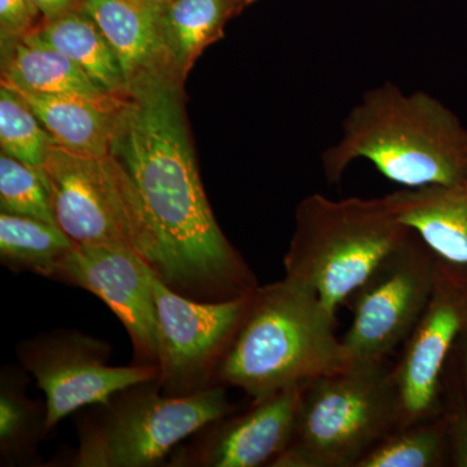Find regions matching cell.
Instances as JSON below:
<instances>
[{"mask_svg":"<svg viewBox=\"0 0 467 467\" xmlns=\"http://www.w3.org/2000/svg\"><path fill=\"white\" fill-rule=\"evenodd\" d=\"M241 11L234 0H167L160 7V32L184 78L202 52L223 36L227 21Z\"/></svg>","mask_w":467,"mask_h":467,"instance_id":"cell-19","label":"cell"},{"mask_svg":"<svg viewBox=\"0 0 467 467\" xmlns=\"http://www.w3.org/2000/svg\"><path fill=\"white\" fill-rule=\"evenodd\" d=\"M167 2V0H164V3Z\"/></svg>","mask_w":467,"mask_h":467,"instance_id":"cell-31","label":"cell"},{"mask_svg":"<svg viewBox=\"0 0 467 467\" xmlns=\"http://www.w3.org/2000/svg\"><path fill=\"white\" fill-rule=\"evenodd\" d=\"M161 5H140L125 0H82L79 5L99 26L115 52L128 88L150 73L177 69L160 32Z\"/></svg>","mask_w":467,"mask_h":467,"instance_id":"cell-14","label":"cell"},{"mask_svg":"<svg viewBox=\"0 0 467 467\" xmlns=\"http://www.w3.org/2000/svg\"><path fill=\"white\" fill-rule=\"evenodd\" d=\"M467 327V266L436 256L434 290L391 368L399 426L441 413L442 377Z\"/></svg>","mask_w":467,"mask_h":467,"instance_id":"cell-11","label":"cell"},{"mask_svg":"<svg viewBox=\"0 0 467 467\" xmlns=\"http://www.w3.org/2000/svg\"><path fill=\"white\" fill-rule=\"evenodd\" d=\"M20 370L5 368L0 379V456L5 465H30L47 434V408L27 398Z\"/></svg>","mask_w":467,"mask_h":467,"instance_id":"cell-21","label":"cell"},{"mask_svg":"<svg viewBox=\"0 0 467 467\" xmlns=\"http://www.w3.org/2000/svg\"><path fill=\"white\" fill-rule=\"evenodd\" d=\"M5 86L26 100L58 146L86 155H109L116 113L125 98L100 101Z\"/></svg>","mask_w":467,"mask_h":467,"instance_id":"cell-16","label":"cell"},{"mask_svg":"<svg viewBox=\"0 0 467 467\" xmlns=\"http://www.w3.org/2000/svg\"><path fill=\"white\" fill-rule=\"evenodd\" d=\"M226 389L214 384L193 395L167 396L152 379L119 389L82 418L69 465H158L202 427L235 411Z\"/></svg>","mask_w":467,"mask_h":467,"instance_id":"cell-6","label":"cell"},{"mask_svg":"<svg viewBox=\"0 0 467 467\" xmlns=\"http://www.w3.org/2000/svg\"><path fill=\"white\" fill-rule=\"evenodd\" d=\"M17 356L45 393L48 431L79 409L101 404L119 389L159 377V368L149 365L110 367L109 344L73 328L24 340Z\"/></svg>","mask_w":467,"mask_h":467,"instance_id":"cell-10","label":"cell"},{"mask_svg":"<svg viewBox=\"0 0 467 467\" xmlns=\"http://www.w3.org/2000/svg\"><path fill=\"white\" fill-rule=\"evenodd\" d=\"M409 234L387 195L334 201L312 193L295 211L285 276L317 292L337 316Z\"/></svg>","mask_w":467,"mask_h":467,"instance_id":"cell-4","label":"cell"},{"mask_svg":"<svg viewBox=\"0 0 467 467\" xmlns=\"http://www.w3.org/2000/svg\"><path fill=\"white\" fill-rule=\"evenodd\" d=\"M125 2L140 5H161L164 0H125Z\"/></svg>","mask_w":467,"mask_h":467,"instance_id":"cell-29","label":"cell"},{"mask_svg":"<svg viewBox=\"0 0 467 467\" xmlns=\"http://www.w3.org/2000/svg\"><path fill=\"white\" fill-rule=\"evenodd\" d=\"M450 465L444 418L398 427L378 442L358 467H442Z\"/></svg>","mask_w":467,"mask_h":467,"instance_id":"cell-22","label":"cell"},{"mask_svg":"<svg viewBox=\"0 0 467 467\" xmlns=\"http://www.w3.org/2000/svg\"><path fill=\"white\" fill-rule=\"evenodd\" d=\"M152 273L134 252L76 244L60 261L51 279L99 297L128 331L134 364L159 368Z\"/></svg>","mask_w":467,"mask_h":467,"instance_id":"cell-12","label":"cell"},{"mask_svg":"<svg viewBox=\"0 0 467 467\" xmlns=\"http://www.w3.org/2000/svg\"><path fill=\"white\" fill-rule=\"evenodd\" d=\"M76 243L54 223L0 213V260L15 273L50 278Z\"/></svg>","mask_w":467,"mask_h":467,"instance_id":"cell-20","label":"cell"},{"mask_svg":"<svg viewBox=\"0 0 467 467\" xmlns=\"http://www.w3.org/2000/svg\"><path fill=\"white\" fill-rule=\"evenodd\" d=\"M41 94L73 95L88 99H115L69 57L46 45L34 33L18 41L2 42V81Z\"/></svg>","mask_w":467,"mask_h":467,"instance_id":"cell-17","label":"cell"},{"mask_svg":"<svg viewBox=\"0 0 467 467\" xmlns=\"http://www.w3.org/2000/svg\"><path fill=\"white\" fill-rule=\"evenodd\" d=\"M33 33L69 57L104 91L116 98L128 97V84L115 52L99 26L81 9L42 21Z\"/></svg>","mask_w":467,"mask_h":467,"instance_id":"cell-18","label":"cell"},{"mask_svg":"<svg viewBox=\"0 0 467 467\" xmlns=\"http://www.w3.org/2000/svg\"><path fill=\"white\" fill-rule=\"evenodd\" d=\"M158 321L159 384L167 396H187L214 386L251 294L226 301L190 299L152 273Z\"/></svg>","mask_w":467,"mask_h":467,"instance_id":"cell-9","label":"cell"},{"mask_svg":"<svg viewBox=\"0 0 467 467\" xmlns=\"http://www.w3.org/2000/svg\"><path fill=\"white\" fill-rule=\"evenodd\" d=\"M457 368H459L461 380L467 396V327L461 333L456 347L453 349Z\"/></svg>","mask_w":467,"mask_h":467,"instance_id":"cell-28","label":"cell"},{"mask_svg":"<svg viewBox=\"0 0 467 467\" xmlns=\"http://www.w3.org/2000/svg\"><path fill=\"white\" fill-rule=\"evenodd\" d=\"M234 2L236 3L239 8L243 9L247 7L248 5H251V3H254V0H234Z\"/></svg>","mask_w":467,"mask_h":467,"instance_id":"cell-30","label":"cell"},{"mask_svg":"<svg viewBox=\"0 0 467 467\" xmlns=\"http://www.w3.org/2000/svg\"><path fill=\"white\" fill-rule=\"evenodd\" d=\"M43 18L32 0H0V39L18 41L41 26Z\"/></svg>","mask_w":467,"mask_h":467,"instance_id":"cell-26","label":"cell"},{"mask_svg":"<svg viewBox=\"0 0 467 467\" xmlns=\"http://www.w3.org/2000/svg\"><path fill=\"white\" fill-rule=\"evenodd\" d=\"M387 196L398 220L436 256L467 266V177L450 184L401 189Z\"/></svg>","mask_w":467,"mask_h":467,"instance_id":"cell-15","label":"cell"},{"mask_svg":"<svg viewBox=\"0 0 467 467\" xmlns=\"http://www.w3.org/2000/svg\"><path fill=\"white\" fill-rule=\"evenodd\" d=\"M399 426L386 361H352L304 387L294 435L270 467H358Z\"/></svg>","mask_w":467,"mask_h":467,"instance_id":"cell-5","label":"cell"},{"mask_svg":"<svg viewBox=\"0 0 467 467\" xmlns=\"http://www.w3.org/2000/svg\"><path fill=\"white\" fill-rule=\"evenodd\" d=\"M436 275V254L416 233L350 296L352 324L342 342L350 362L386 361L422 316Z\"/></svg>","mask_w":467,"mask_h":467,"instance_id":"cell-8","label":"cell"},{"mask_svg":"<svg viewBox=\"0 0 467 467\" xmlns=\"http://www.w3.org/2000/svg\"><path fill=\"white\" fill-rule=\"evenodd\" d=\"M43 169L57 226L76 244L134 252L156 275L158 245L142 202L110 153L86 155L54 143Z\"/></svg>","mask_w":467,"mask_h":467,"instance_id":"cell-7","label":"cell"},{"mask_svg":"<svg viewBox=\"0 0 467 467\" xmlns=\"http://www.w3.org/2000/svg\"><path fill=\"white\" fill-rule=\"evenodd\" d=\"M0 211L57 225L45 169L0 155Z\"/></svg>","mask_w":467,"mask_h":467,"instance_id":"cell-24","label":"cell"},{"mask_svg":"<svg viewBox=\"0 0 467 467\" xmlns=\"http://www.w3.org/2000/svg\"><path fill=\"white\" fill-rule=\"evenodd\" d=\"M32 2L41 14L43 21H51L78 9L82 0H32Z\"/></svg>","mask_w":467,"mask_h":467,"instance_id":"cell-27","label":"cell"},{"mask_svg":"<svg viewBox=\"0 0 467 467\" xmlns=\"http://www.w3.org/2000/svg\"><path fill=\"white\" fill-rule=\"evenodd\" d=\"M441 416L447 432L450 466L467 467V396L454 353L442 377Z\"/></svg>","mask_w":467,"mask_h":467,"instance_id":"cell-25","label":"cell"},{"mask_svg":"<svg viewBox=\"0 0 467 467\" xmlns=\"http://www.w3.org/2000/svg\"><path fill=\"white\" fill-rule=\"evenodd\" d=\"M306 383L252 402L243 413L220 418L173 451V467L270 466L290 444Z\"/></svg>","mask_w":467,"mask_h":467,"instance_id":"cell-13","label":"cell"},{"mask_svg":"<svg viewBox=\"0 0 467 467\" xmlns=\"http://www.w3.org/2000/svg\"><path fill=\"white\" fill-rule=\"evenodd\" d=\"M183 82L171 67L129 86L109 153L142 202L158 245L156 275L190 299H239L259 284L209 205L187 124Z\"/></svg>","mask_w":467,"mask_h":467,"instance_id":"cell-1","label":"cell"},{"mask_svg":"<svg viewBox=\"0 0 467 467\" xmlns=\"http://www.w3.org/2000/svg\"><path fill=\"white\" fill-rule=\"evenodd\" d=\"M54 140L26 100L0 85V147L2 153L32 167L43 168Z\"/></svg>","mask_w":467,"mask_h":467,"instance_id":"cell-23","label":"cell"},{"mask_svg":"<svg viewBox=\"0 0 467 467\" xmlns=\"http://www.w3.org/2000/svg\"><path fill=\"white\" fill-rule=\"evenodd\" d=\"M335 327L337 316L308 285L288 276L257 285L214 383L256 401L342 370L350 359Z\"/></svg>","mask_w":467,"mask_h":467,"instance_id":"cell-3","label":"cell"},{"mask_svg":"<svg viewBox=\"0 0 467 467\" xmlns=\"http://www.w3.org/2000/svg\"><path fill=\"white\" fill-rule=\"evenodd\" d=\"M356 160L402 189L457 182L467 177V128L432 95L384 82L362 95L322 152L327 183H340Z\"/></svg>","mask_w":467,"mask_h":467,"instance_id":"cell-2","label":"cell"}]
</instances>
